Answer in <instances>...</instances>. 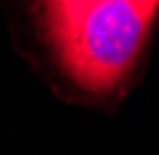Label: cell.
I'll return each instance as SVG.
<instances>
[{
	"instance_id": "6da1fadb",
	"label": "cell",
	"mask_w": 159,
	"mask_h": 155,
	"mask_svg": "<svg viewBox=\"0 0 159 155\" xmlns=\"http://www.w3.org/2000/svg\"><path fill=\"white\" fill-rule=\"evenodd\" d=\"M159 13V2H43L39 28L73 84L114 93L131 73Z\"/></svg>"
}]
</instances>
